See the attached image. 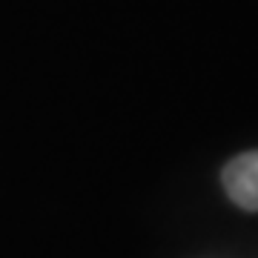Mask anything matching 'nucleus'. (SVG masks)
<instances>
[{"mask_svg":"<svg viewBox=\"0 0 258 258\" xmlns=\"http://www.w3.org/2000/svg\"><path fill=\"white\" fill-rule=\"evenodd\" d=\"M224 192L235 207L247 212H258V149L235 155L221 172Z\"/></svg>","mask_w":258,"mask_h":258,"instance_id":"nucleus-1","label":"nucleus"}]
</instances>
